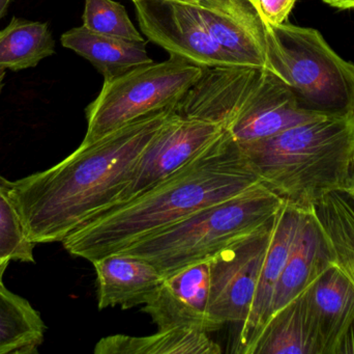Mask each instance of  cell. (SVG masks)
Instances as JSON below:
<instances>
[{"label": "cell", "mask_w": 354, "mask_h": 354, "mask_svg": "<svg viewBox=\"0 0 354 354\" xmlns=\"http://www.w3.org/2000/svg\"><path fill=\"white\" fill-rule=\"evenodd\" d=\"M320 118L301 109L290 89L263 69L226 130L237 143H249Z\"/></svg>", "instance_id": "obj_11"}, {"label": "cell", "mask_w": 354, "mask_h": 354, "mask_svg": "<svg viewBox=\"0 0 354 354\" xmlns=\"http://www.w3.org/2000/svg\"><path fill=\"white\" fill-rule=\"evenodd\" d=\"M276 218L235 239L210 258L209 315L218 330L227 324L241 326L247 320Z\"/></svg>", "instance_id": "obj_7"}, {"label": "cell", "mask_w": 354, "mask_h": 354, "mask_svg": "<svg viewBox=\"0 0 354 354\" xmlns=\"http://www.w3.org/2000/svg\"><path fill=\"white\" fill-rule=\"evenodd\" d=\"M132 1H134V0H132Z\"/></svg>", "instance_id": "obj_32"}, {"label": "cell", "mask_w": 354, "mask_h": 354, "mask_svg": "<svg viewBox=\"0 0 354 354\" xmlns=\"http://www.w3.org/2000/svg\"><path fill=\"white\" fill-rule=\"evenodd\" d=\"M333 265L328 239L313 209L310 210L306 212L297 240L277 286L272 315L301 297Z\"/></svg>", "instance_id": "obj_15"}, {"label": "cell", "mask_w": 354, "mask_h": 354, "mask_svg": "<svg viewBox=\"0 0 354 354\" xmlns=\"http://www.w3.org/2000/svg\"><path fill=\"white\" fill-rule=\"evenodd\" d=\"M266 70L290 89L301 109L322 116L354 114L353 62L317 29L286 22H266Z\"/></svg>", "instance_id": "obj_5"}, {"label": "cell", "mask_w": 354, "mask_h": 354, "mask_svg": "<svg viewBox=\"0 0 354 354\" xmlns=\"http://www.w3.org/2000/svg\"><path fill=\"white\" fill-rule=\"evenodd\" d=\"M333 354H354V319L337 343Z\"/></svg>", "instance_id": "obj_26"}, {"label": "cell", "mask_w": 354, "mask_h": 354, "mask_svg": "<svg viewBox=\"0 0 354 354\" xmlns=\"http://www.w3.org/2000/svg\"><path fill=\"white\" fill-rule=\"evenodd\" d=\"M247 354H320L304 293L270 317Z\"/></svg>", "instance_id": "obj_18"}, {"label": "cell", "mask_w": 354, "mask_h": 354, "mask_svg": "<svg viewBox=\"0 0 354 354\" xmlns=\"http://www.w3.org/2000/svg\"><path fill=\"white\" fill-rule=\"evenodd\" d=\"M14 182L0 175V260L35 263V243L25 234L15 202Z\"/></svg>", "instance_id": "obj_23"}, {"label": "cell", "mask_w": 354, "mask_h": 354, "mask_svg": "<svg viewBox=\"0 0 354 354\" xmlns=\"http://www.w3.org/2000/svg\"><path fill=\"white\" fill-rule=\"evenodd\" d=\"M225 130L221 125L183 118L176 112L143 152L132 179L109 209L138 197L171 176L222 136Z\"/></svg>", "instance_id": "obj_9"}, {"label": "cell", "mask_w": 354, "mask_h": 354, "mask_svg": "<svg viewBox=\"0 0 354 354\" xmlns=\"http://www.w3.org/2000/svg\"><path fill=\"white\" fill-rule=\"evenodd\" d=\"M313 212L328 239L333 263L354 285V191L328 193Z\"/></svg>", "instance_id": "obj_20"}, {"label": "cell", "mask_w": 354, "mask_h": 354, "mask_svg": "<svg viewBox=\"0 0 354 354\" xmlns=\"http://www.w3.org/2000/svg\"><path fill=\"white\" fill-rule=\"evenodd\" d=\"M174 108L141 116L76 151L49 170L15 181L12 195L29 241L62 242L107 211Z\"/></svg>", "instance_id": "obj_1"}, {"label": "cell", "mask_w": 354, "mask_h": 354, "mask_svg": "<svg viewBox=\"0 0 354 354\" xmlns=\"http://www.w3.org/2000/svg\"><path fill=\"white\" fill-rule=\"evenodd\" d=\"M306 212L286 203L283 204L279 211L251 311L247 320L241 324L235 342V353L247 354L272 317L277 286L297 240Z\"/></svg>", "instance_id": "obj_13"}, {"label": "cell", "mask_w": 354, "mask_h": 354, "mask_svg": "<svg viewBox=\"0 0 354 354\" xmlns=\"http://www.w3.org/2000/svg\"><path fill=\"white\" fill-rule=\"evenodd\" d=\"M205 70L170 56L165 62H153L104 80L99 96L85 110L87 129L81 143H93L141 116L176 107Z\"/></svg>", "instance_id": "obj_6"}, {"label": "cell", "mask_w": 354, "mask_h": 354, "mask_svg": "<svg viewBox=\"0 0 354 354\" xmlns=\"http://www.w3.org/2000/svg\"><path fill=\"white\" fill-rule=\"evenodd\" d=\"M220 345L209 338L208 333L198 330H158L145 337L113 335L101 339L95 347V354H218Z\"/></svg>", "instance_id": "obj_19"}, {"label": "cell", "mask_w": 354, "mask_h": 354, "mask_svg": "<svg viewBox=\"0 0 354 354\" xmlns=\"http://www.w3.org/2000/svg\"><path fill=\"white\" fill-rule=\"evenodd\" d=\"M315 328L320 354H333L354 319V285L333 265L304 292Z\"/></svg>", "instance_id": "obj_16"}, {"label": "cell", "mask_w": 354, "mask_h": 354, "mask_svg": "<svg viewBox=\"0 0 354 354\" xmlns=\"http://www.w3.org/2000/svg\"><path fill=\"white\" fill-rule=\"evenodd\" d=\"M10 2H12V0H0V20L3 18L4 15L8 12Z\"/></svg>", "instance_id": "obj_28"}, {"label": "cell", "mask_w": 354, "mask_h": 354, "mask_svg": "<svg viewBox=\"0 0 354 354\" xmlns=\"http://www.w3.org/2000/svg\"><path fill=\"white\" fill-rule=\"evenodd\" d=\"M60 42L64 48L88 60L103 75L104 80L153 62L147 54L145 41H127L101 35L83 25L64 33Z\"/></svg>", "instance_id": "obj_17"}, {"label": "cell", "mask_w": 354, "mask_h": 354, "mask_svg": "<svg viewBox=\"0 0 354 354\" xmlns=\"http://www.w3.org/2000/svg\"><path fill=\"white\" fill-rule=\"evenodd\" d=\"M283 204L259 182L118 253L147 260L166 278L191 264L210 259L235 239L272 222Z\"/></svg>", "instance_id": "obj_4"}, {"label": "cell", "mask_w": 354, "mask_h": 354, "mask_svg": "<svg viewBox=\"0 0 354 354\" xmlns=\"http://www.w3.org/2000/svg\"><path fill=\"white\" fill-rule=\"evenodd\" d=\"M54 53L55 41L47 23L14 17L0 31V70L33 68Z\"/></svg>", "instance_id": "obj_22"}, {"label": "cell", "mask_w": 354, "mask_h": 354, "mask_svg": "<svg viewBox=\"0 0 354 354\" xmlns=\"http://www.w3.org/2000/svg\"><path fill=\"white\" fill-rule=\"evenodd\" d=\"M4 77H6V70H0V93L3 89Z\"/></svg>", "instance_id": "obj_30"}, {"label": "cell", "mask_w": 354, "mask_h": 354, "mask_svg": "<svg viewBox=\"0 0 354 354\" xmlns=\"http://www.w3.org/2000/svg\"><path fill=\"white\" fill-rule=\"evenodd\" d=\"M262 19L270 24L286 22L297 0H254Z\"/></svg>", "instance_id": "obj_25"}, {"label": "cell", "mask_w": 354, "mask_h": 354, "mask_svg": "<svg viewBox=\"0 0 354 354\" xmlns=\"http://www.w3.org/2000/svg\"><path fill=\"white\" fill-rule=\"evenodd\" d=\"M212 39L241 66L266 69V29L254 0H199Z\"/></svg>", "instance_id": "obj_12"}, {"label": "cell", "mask_w": 354, "mask_h": 354, "mask_svg": "<svg viewBox=\"0 0 354 354\" xmlns=\"http://www.w3.org/2000/svg\"><path fill=\"white\" fill-rule=\"evenodd\" d=\"M210 260L191 264L164 278L159 290L145 305L158 330H218L209 315Z\"/></svg>", "instance_id": "obj_10"}, {"label": "cell", "mask_w": 354, "mask_h": 354, "mask_svg": "<svg viewBox=\"0 0 354 354\" xmlns=\"http://www.w3.org/2000/svg\"><path fill=\"white\" fill-rule=\"evenodd\" d=\"M145 37L176 56L205 68L241 66L208 33L197 8L174 0H134Z\"/></svg>", "instance_id": "obj_8"}, {"label": "cell", "mask_w": 354, "mask_h": 354, "mask_svg": "<svg viewBox=\"0 0 354 354\" xmlns=\"http://www.w3.org/2000/svg\"><path fill=\"white\" fill-rule=\"evenodd\" d=\"M8 265H10V262L1 261V260H0V283L2 282L4 272H6V268H8Z\"/></svg>", "instance_id": "obj_29"}, {"label": "cell", "mask_w": 354, "mask_h": 354, "mask_svg": "<svg viewBox=\"0 0 354 354\" xmlns=\"http://www.w3.org/2000/svg\"><path fill=\"white\" fill-rule=\"evenodd\" d=\"M257 183L259 180L239 143L225 130L171 176L127 203L91 218L62 243L68 254L91 263Z\"/></svg>", "instance_id": "obj_2"}, {"label": "cell", "mask_w": 354, "mask_h": 354, "mask_svg": "<svg viewBox=\"0 0 354 354\" xmlns=\"http://www.w3.org/2000/svg\"><path fill=\"white\" fill-rule=\"evenodd\" d=\"M83 26L109 37L145 42L124 6L113 0H85Z\"/></svg>", "instance_id": "obj_24"}, {"label": "cell", "mask_w": 354, "mask_h": 354, "mask_svg": "<svg viewBox=\"0 0 354 354\" xmlns=\"http://www.w3.org/2000/svg\"><path fill=\"white\" fill-rule=\"evenodd\" d=\"M97 274V307L132 309L155 297L164 276L149 261L114 253L91 262Z\"/></svg>", "instance_id": "obj_14"}, {"label": "cell", "mask_w": 354, "mask_h": 354, "mask_svg": "<svg viewBox=\"0 0 354 354\" xmlns=\"http://www.w3.org/2000/svg\"><path fill=\"white\" fill-rule=\"evenodd\" d=\"M326 4L340 10H351L354 8V0H324Z\"/></svg>", "instance_id": "obj_27"}, {"label": "cell", "mask_w": 354, "mask_h": 354, "mask_svg": "<svg viewBox=\"0 0 354 354\" xmlns=\"http://www.w3.org/2000/svg\"><path fill=\"white\" fill-rule=\"evenodd\" d=\"M174 1L183 2V3L192 4V6H196L199 0H174Z\"/></svg>", "instance_id": "obj_31"}, {"label": "cell", "mask_w": 354, "mask_h": 354, "mask_svg": "<svg viewBox=\"0 0 354 354\" xmlns=\"http://www.w3.org/2000/svg\"><path fill=\"white\" fill-rule=\"evenodd\" d=\"M45 332L39 312L0 283V354L37 353Z\"/></svg>", "instance_id": "obj_21"}, {"label": "cell", "mask_w": 354, "mask_h": 354, "mask_svg": "<svg viewBox=\"0 0 354 354\" xmlns=\"http://www.w3.org/2000/svg\"><path fill=\"white\" fill-rule=\"evenodd\" d=\"M239 145L259 182L304 211L333 191H354V114Z\"/></svg>", "instance_id": "obj_3"}]
</instances>
